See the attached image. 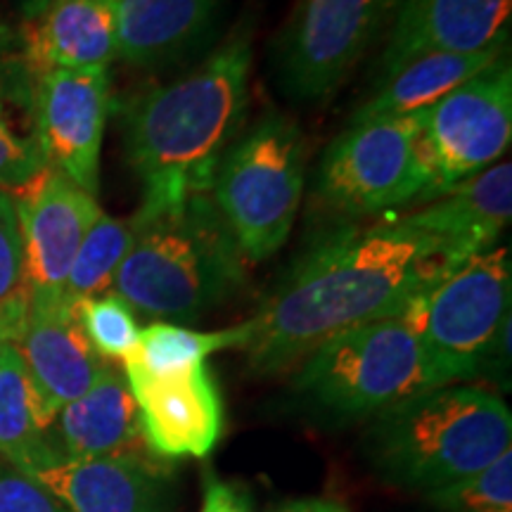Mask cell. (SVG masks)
<instances>
[{
    "mask_svg": "<svg viewBox=\"0 0 512 512\" xmlns=\"http://www.w3.org/2000/svg\"><path fill=\"white\" fill-rule=\"evenodd\" d=\"M458 266L444 242L399 216L332 230L245 320L249 368L283 373L339 332L406 311Z\"/></svg>",
    "mask_w": 512,
    "mask_h": 512,
    "instance_id": "cell-1",
    "label": "cell"
},
{
    "mask_svg": "<svg viewBox=\"0 0 512 512\" xmlns=\"http://www.w3.org/2000/svg\"><path fill=\"white\" fill-rule=\"evenodd\" d=\"M252 46L230 36L200 67L126 107V157L143 183L138 211L209 195L247 112Z\"/></svg>",
    "mask_w": 512,
    "mask_h": 512,
    "instance_id": "cell-2",
    "label": "cell"
},
{
    "mask_svg": "<svg viewBox=\"0 0 512 512\" xmlns=\"http://www.w3.org/2000/svg\"><path fill=\"white\" fill-rule=\"evenodd\" d=\"M133 242L112 290L133 311L162 323H190L247 283L245 254L209 195L136 211Z\"/></svg>",
    "mask_w": 512,
    "mask_h": 512,
    "instance_id": "cell-3",
    "label": "cell"
},
{
    "mask_svg": "<svg viewBox=\"0 0 512 512\" xmlns=\"http://www.w3.org/2000/svg\"><path fill=\"white\" fill-rule=\"evenodd\" d=\"M512 451V415L479 387L448 384L396 403L370 427L368 453L384 479L437 491Z\"/></svg>",
    "mask_w": 512,
    "mask_h": 512,
    "instance_id": "cell-4",
    "label": "cell"
},
{
    "mask_svg": "<svg viewBox=\"0 0 512 512\" xmlns=\"http://www.w3.org/2000/svg\"><path fill=\"white\" fill-rule=\"evenodd\" d=\"M415 302L396 316L356 325L313 349L297 375L299 392L325 411L361 418L437 389Z\"/></svg>",
    "mask_w": 512,
    "mask_h": 512,
    "instance_id": "cell-5",
    "label": "cell"
},
{
    "mask_svg": "<svg viewBox=\"0 0 512 512\" xmlns=\"http://www.w3.org/2000/svg\"><path fill=\"white\" fill-rule=\"evenodd\" d=\"M306 176V147L294 121L268 112L228 147L209 197L247 261H264L290 238Z\"/></svg>",
    "mask_w": 512,
    "mask_h": 512,
    "instance_id": "cell-6",
    "label": "cell"
},
{
    "mask_svg": "<svg viewBox=\"0 0 512 512\" xmlns=\"http://www.w3.org/2000/svg\"><path fill=\"white\" fill-rule=\"evenodd\" d=\"M508 247H491L432 285L415 302L422 347L439 387L479 375L510 320Z\"/></svg>",
    "mask_w": 512,
    "mask_h": 512,
    "instance_id": "cell-7",
    "label": "cell"
},
{
    "mask_svg": "<svg viewBox=\"0 0 512 512\" xmlns=\"http://www.w3.org/2000/svg\"><path fill=\"white\" fill-rule=\"evenodd\" d=\"M422 114L351 124L320 159L318 200L342 216L384 214L418 202L427 188L420 155Z\"/></svg>",
    "mask_w": 512,
    "mask_h": 512,
    "instance_id": "cell-8",
    "label": "cell"
},
{
    "mask_svg": "<svg viewBox=\"0 0 512 512\" xmlns=\"http://www.w3.org/2000/svg\"><path fill=\"white\" fill-rule=\"evenodd\" d=\"M512 138V69L498 60L422 114L420 155L427 171L425 204L465 178L489 169Z\"/></svg>",
    "mask_w": 512,
    "mask_h": 512,
    "instance_id": "cell-9",
    "label": "cell"
},
{
    "mask_svg": "<svg viewBox=\"0 0 512 512\" xmlns=\"http://www.w3.org/2000/svg\"><path fill=\"white\" fill-rule=\"evenodd\" d=\"M399 0H306L287 29L278 72L302 100L330 95L366 55Z\"/></svg>",
    "mask_w": 512,
    "mask_h": 512,
    "instance_id": "cell-10",
    "label": "cell"
},
{
    "mask_svg": "<svg viewBox=\"0 0 512 512\" xmlns=\"http://www.w3.org/2000/svg\"><path fill=\"white\" fill-rule=\"evenodd\" d=\"M110 114L107 69H53L34 86V133L43 159L98 195L100 150Z\"/></svg>",
    "mask_w": 512,
    "mask_h": 512,
    "instance_id": "cell-11",
    "label": "cell"
},
{
    "mask_svg": "<svg viewBox=\"0 0 512 512\" xmlns=\"http://www.w3.org/2000/svg\"><path fill=\"white\" fill-rule=\"evenodd\" d=\"M31 297H60L83 238L102 214L91 192L46 169L12 197Z\"/></svg>",
    "mask_w": 512,
    "mask_h": 512,
    "instance_id": "cell-12",
    "label": "cell"
},
{
    "mask_svg": "<svg viewBox=\"0 0 512 512\" xmlns=\"http://www.w3.org/2000/svg\"><path fill=\"white\" fill-rule=\"evenodd\" d=\"M140 413L147 451L159 458H207L219 444L223 406L207 363L185 373L152 377L124 368Z\"/></svg>",
    "mask_w": 512,
    "mask_h": 512,
    "instance_id": "cell-13",
    "label": "cell"
},
{
    "mask_svg": "<svg viewBox=\"0 0 512 512\" xmlns=\"http://www.w3.org/2000/svg\"><path fill=\"white\" fill-rule=\"evenodd\" d=\"M53 425L67 403L86 394L112 363L88 342L76 306L62 297H31L27 328L15 344Z\"/></svg>",
    "mask_w": 512,
    "mask_h": 512,
    "instance_id": "cell-14",
    "label": "cell"
},
{
    "mask_svg": "<svg viewBox=\"0 0 512 512\" xmlns=\"http://www.w3.org/2000/svg\"><path fill=\"white\" fill-rule=\"evenodd\" d=\"M512 0H399L382 74L427 53H486L508 41Z\"/></svg>",
    "mask_w": 512,
    "mask_h": 512,
    "instance_id": "cell-15",
    "label": "cell"
},
{
    "mask_svg": "<svg viewBox=\"0 0 512 512\" xmlns=\"http://www.w3.org/2000/svg\"><path fill=\"white\" fill-rule=\"evenodd\" d=\"M69 512H162V475L147 458H67L50 453L24 470Z\"/></svg>",
    "mask_w": 512,
    "mask_h": 512,
    "instance_id": "cell-16",
    "label": "cell"
},
{
    "mask_svg": "<svg viewBox=\"0 0 512 512\" xmlns=\"http://www.w3.org/2000/svg\"><path fill=\"white\" fill-rule=\"evenodd\" d=\"M512 214V166L494 164L399 219L439 238L458 264L494 247Z\"/></svg>",
    "mask_w": 512,
    "mask_h": 512,
    "instance_id": "cell-17",
    "label": "cell"
},
{
    "mask_svg": "<svg viewBox=\"0 0 512 512\" xmlns=\"http://www.w3.org/2000/svg\"><path fill=\"white\" fill-rule=\"evenodd\" d=\"M55 451L67 458H110L145 453L140 413L124 370L110 366L79 399L55 415Z\"/></svg>",
    "mask_w": 512,
    "mask_h": 512,
    "instance_id": "cell-18",
    "label": "cell"
},
{
    "mask_svg": "<svg viewBox=\"0 0 512 512\" xmlns=\"http://www.w3.org/2000/svg\"><path fill=\"white\" fill-rule=\"evenodd\" d=\"M36 74L53 69H107L117 60L112 0H43L27 31Z\"/></svg>",
    "mask_w": 512,
    "mask_h": 512,
    "instance_id": "cell-19",
    "label": "cell"
},
{
    "mask_svg": "<svg viewBox=\"0 0 512 512\" xmlns=\"http://www.w3.org/2000/svg\"><path fill=\"white\" fill-rule=\"evenodd\" d=\"M117 57L138 67L178 60L207 34L216 0H112Z\"/></svg>",
    "mask_w": 512,
    "mask_h": 512,
    "instance_id": "cell-20",
    "label": "cell"
},
{
    "mask_svg": "<svg viewBox=\"0 0 512 512\" xmlns=\"http://www.w3.org/2000/svg\"><path fill=\"white\" fill-rule=\"evenodd\" d=\"M503 50L486 53H427L399 64L384 79L373 98L363 102L351 124L373 119H394L430 110L434 102L456 91L472 76L491 67Z\"/></svg>",
    "mask_w": 512,
    "mask_h": 512,
    "instance_id": "cell-21",
    "label": "cell"
},
{
    "mask_svg": "<svg viewBox=\"0 0 512 512\" xmlns=\"http://www.w3.org/2000/svg\"><path fill=\"white\" fill-rule=\"evenodd\" d=\"M50 422L15 344H0V453L17 472L55 453Z\"/></svg>",
    "mask_w": 512,
    "mask_h": 512,
    "instance_id": "cell-22",
    "label": "cell"
},
{
    "mask_svg": "<svg viewBox=\"0 0 512 512\" xmlns=\"http://www.w3.org/2000/svg\"><path fill=\"white\" fill-rule=\"evenodd\" d=\"M247 342V325L240 323L226 330H190L178 323H157L140 330L133 354L121 366L136 368L152 377L178 375L207 363L211 354L223 349H242Z\"/></svg>",
    "mask_w": 512,
    "mask_h": 512,
    "instance_id": "cell-23",
    "label": "cell"
},
{
    "mask_svg": "<svg viewBox=\"0 0 512 512\" xmlns=\"http://www.w3.org/2000/svg\"><path fill=\"white\" fill-rule=\"evenodd\" d=\"M131 242V219H114L102 211L74 256L62 297L74 304L112 290L114 275H117L121 261L126 259Z\"/></svg>",
    "mask_w": 512,
    "mask_h": 512,
    "instance_id": "cell-24",
    "label": "cell"
},
{
    "mask_svg": "<svg viewBox=\"0 0 512 512\" xmlns=\"http://www.w3.org/2000/svg\"><path fill=\"white\" fill-rule=\"evenodd\" d=\"M31 287L24 268V245L17 209L8 190H0V342L17 344L27 328Z\"/></svg>",
    "mask_w": 512,
    "mask_h": 512,
    "instance_id": "cell-25",
    "label": "cell"
},
{
    "mask_svg": "<svg viewBox=\"0 0 512 512\" xmlns=\"http://www.w3.org/2000/svg\"><path fill=\"white\" fill-rule=\"evenodd\" d=\"M74 306L88 342L105 361L124 363L133 354L140 335L136 311L117 292L107 290L74 302Z\"/></svg>",
    "mask_w": 512,
    "mask_h": 512,
    "instance_id": "cell-26",
    "label": "cell"
},
{
    "mask_svg": "<svg viewBox=\"0 0 512 512\" xmlns=\"http://www.w3.org/2000/svg\"><path fill=\"white\" fill-rule=\"evenodd\" d=\"M441 512H512V451L489 467L427 494Z\"/></svg>",
    "mask_w": 512,
    "mask_h": 512,
    "instance_id": "cell-27",
    "label": "cell"
},
{
    "mask_svg": "<svg viewBox=\"0 0 512 512\" xmlns=\"http://www.w3.org/2000/svg\"><path fill=\"white\" fill-rule=\"evenodd\" d=\"M46 166L36 133H22L15 126L0 86V190H19Z\"/></svg>",
    "mask_w": 512,
    "mask_h": 512,
    "instance_id": "cell-28",
    "label": "cell"
},
{
    "mask_svg": "<svg viewBox=\"0 0 512 512\" xmlns=\"http://www.w3.org/2000/svg\"><path fill=\"white\" fill-rule=\"evenodd\" d=\"M0 512H69L64 505L31 482L27 475L12 470L0 475Z\"/></svg>",
    "mask_w": 512,
    "mask_h": 512,
    "instance_id": "cell-29",
    "label": "cell"
},
{
    "mask_svg": "<svg viewBox=\"0 0 512 512\" xmlns=\"http://www.w3.org/2000/svg\"><path fill=\"white\" fill-rule=\"evenodd\" d=\"M200 512H252V503H249L247 491L242 486L207 475Z\"/></svg>",
    "mask_w": 512,
    "mask_h": 512,
    "instance_id": "cell-30",
    "label": "cell"
},
{
    "mask_svg": "<svg viewBox=\"0 0 512 512\" xmlns=\"http://www.w3.org/2000/svg\"><path fill=\"white\" fill-rule=\"evenodd\" d=\"M280 512H351L347 505L335 498H302V501L287 503Z\"/></svg>",
    "mask_w": 512,
    "mask_h": 512,
    "instance_id": "cell-31",
    "label": "cell"
},
{
    "mask_svg": "<svg viewBox=\"0 0 512 512\" xmlns=\"http://www.w3.org/2000/svg\"><path fill=\"white\" fill-rule=\"evenodd\" d=\"M0 344H5V342H0Z\"/></svg>",
    "mask_w": 512,
    "mask_h": 512,
    "instance_id": "cell-32",
    "label": "cell"
}]
</instances>
